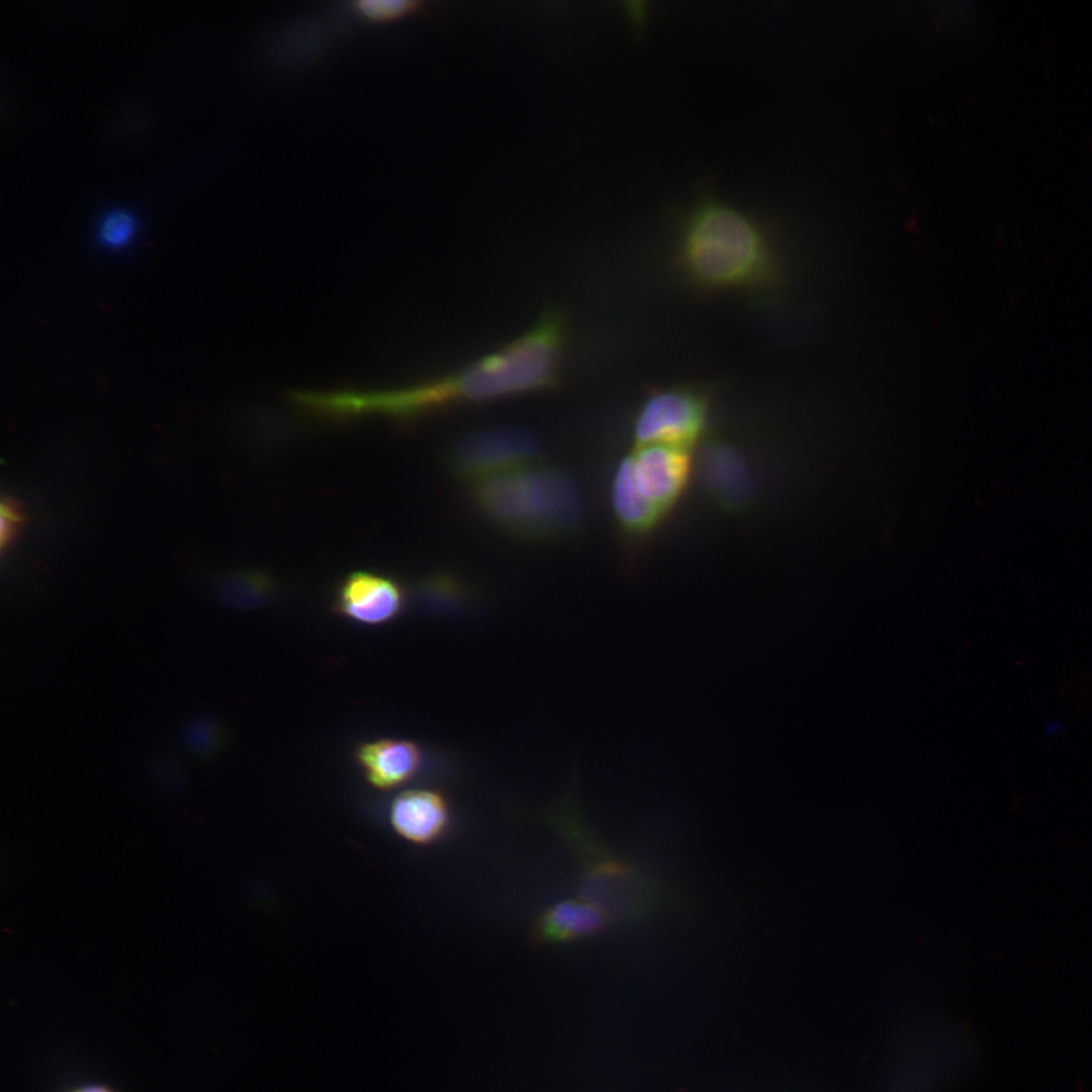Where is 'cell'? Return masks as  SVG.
<instances>
[{"label":"cell","mask_w":1092,"mask_h":1092,"mask_svg":"<svg viewBox=\"0 0 1092 1092\" xmlns=\"http://www.w3.org/2000/svg\"><path fill=\"white\" fill-rule=\"evenodd\" d=\"M22 520V515L16 504L6 500L1 505V529H0V541L3 546L9 542L15 535L18 526Z\"/></svg>","instance_id":"19"},{"label":"cell","mask_w":1092,"mask_h":1092,"mask_svg":"<svg viewBox=\"0 0 1092 1092\" xmlns=\"http://www.w3.org/2000/svg\"><path fill=\"white\" fill-rule=\"evenodd\" d=\"M390 821L396 833L405 840L429 844L440 838L448 827V803L437 791L408 790L394 799Z\"/></svg>","instance_id":"9"},{"label":"cell","mask_w":1092,"mask_h":1092,"mask_svg":"<svg viewBox=\"0 0 1092 1092\" xmlns=\"http://www.w3.org/2000/svg\"><path fill=\"white\" fill-rule=\"evenodd\" d=\"M73 1092H113V1091L108 1089L105 1086H102V1085H89V1086H84V1087H81L79 1089H76Z\"/></svg>","instance_id":"21"},{"label":"cell","mask_w":1092,"mask_h":1092,"mask_svg":"<svg viewBox=\"0 0 1092 1092\" xmlns=\"http://www.w3.org/2000/svg\"><path fill=\"white\" fill-rule=\"evenodd\" d=\"M629 457L639 492L663 517L688 484L692 466L690 448L638 444Z\"/></svg>","instance_id":"7"},{"label":"cell","mask_w":1092,"mask_h":1092,"mask_svg":"<svg viewBox=\"0 0 1092 1092\" xmlns=\"http://www.w3.org/2000/svg\"><path fill=\"white\" fill-rule=\"evenodd\" d=\"M220 739L218 727L204 718H194L184 724L181 741L185 749L198 756L209 754Z\"/></svg>","instance_id":"17"},{"label":"cell","mask_w":1092,"mask_h":1092,"mask_svg":"<svg viewBox=\"0 0 1092 1092\" xmlns=\"http://www.w3.org/2000/svg\"><path fill=\"white\" fill-rule=\"evenodd\" d=\"M138 228V218L132 211L114 207L99 218L96 226L97 241L108 250H122L131 244Z\"/></svg>","instance_id":"16"},{"label":"cell","mask_w":1092,"mask_h":1092,"mask_svg":"<svg viewBox=\"0 0 1092 1092\" xmlns=\"http://www.w3.org/2000/svg\"><path fill=\"white\" fill-rule=\"evenodd\" d=\"M583 857L580 893L610 921H631L667 902L663 888L622 859L609 856L588 836L572 833Z\"/></svg>","instance_id":"4"},{"label":"cell","mask_w":1092,"mask_h":1092,"mask_svg":"<svg viewBox=\"0 0 1092 1092\" xmlns=\"http://www.w3.org/2000/svg\"><path fill=\"white\" fill-rule=\"evenodd\" d=\"M679 261L689 279L708 290L764 287L776 276L772 251L758 223L712 195L688 213Z\"/></svg>","instance_id":"2"},{"label":"cell","mask_w":1092,"mask_h":1092,"mask_svg":"<svg viewBox=\"0 0 1092 1092\" xmlns=\"http://www.w3.org/2000/svg\"><path fill=\"white\" fill-rule=\"evenodd\" d=\"M701 470L707 486L722 503L741 504L749 489V477L744 462L728 445L711 443L701 456Z\"/></svg>","instance_id":"12"},{"label":"cell","mask_w":1092,"mask_h":1092,"mask_svg":"<svg viewBox=\"0 0 1092 1092\" xmlns=\"http://www.w3.org/2000/svg\"><path fill=\"white\" fill-rule=\"evenodd\" d=\"M357 759L374 787L388 790L405 783L418 771L422 755L411 741L382 739L362 745Z\"/></svg>","instance_id":"11"},{"label":"cell","mask_w":1092,"mask_h":1092,"mask_svg":"<svg viewBox=\"0 0 1092 1092\" xmlns=\"http://www.w3.org/2000/svg\"><path fill=\"white\" fill-rule=\"evenodd\" d=\"M156 781L165 789H177L182 779L178 765L169 759L157 760L153 767Z\"/></svg>","instance_id":"20"},{"label":"cell","mask_w":1092,"mask_h":1092,"mask_svg":"<svg viewBox=\"0 0 1092 1092\" xmlns=\"http://www.w3.org/2000/svg\"><path fill=\"white\" fill-rule=\"evenodd\" d=\"M416 590L418 597L427 605L447 606L462 602L468 595V584L458 575L437 571L420 579Z\"/></svg>","instance_id":"15"},{"label":"cell","mask_w":1092,"mask_h":1092,"mask_svg":"<svg viewBox=\"0 0 1092 1092\" xmlns=\"http://www.w3.org/2000/svg\"><path fill=\"white\" fill-rule=\"evenodd\" d=\"M470 496L491 525L527 541L572 537L584 520L580 489L558 466L530 464L485 477Z\"/></svg>","instance_id":"3"},{"label":"cell","mask_w":1092,"mask_h":1092,"mask_svg":"<svg viewBox=\"0 0 1092 1092\" xmlns=\"http://www.w3.org/2000/svg\"><path fill=\"white\" fill-rule=\"evenodd\" d=\"M543 455L542 444L530 432L497 427L471 431L454 439L446 448L445 463L454 477L474 483L530 465Z\"/></svg>","instance_id":"5"},{"label":"cell","mask_w":1092,"mask_h":1092,"mask_svg":"<svg viewBox=\"0 0 1092 1092\" xmlns=\"http://www.w3.org/2000/svg\"><path fill=\"white\" fill-rule=\"evenodd\" d=\"M566 340L564 315L547 308L523 335L459 371L411 387L349 391L350 417L420 418L458 404L478 403L556 387Z\"/></svg>","instance_id":"1"},{"label":"cell","mask_w":1092,"mask_h":1092,"mask_svg":"<svg viewBox=\"0 0 1092 1092\" xmlns=\"http://www.w3.org/2000/svg\"><path fill=\"white\" fill-rule=\"evenodd\" d=\"M609 920L584 900H567L548 908L536 921L535 945L575 941L599 934Z\"/></svg>","instance_id":"10"},{"label":"cell","mask_w":1092,"mask_h":1092,"mask_svg":"<svg viewBox=\"0 0 1092 1092\" xmlns=\"http://www.w3.org/2000/svg\"><path fill=\"white\" fill-rule=\"evenodd\" d=\"M420 3L416 0H357L355 8L372 20H387L403 15Z\"/></svg>","instance_id":"18"},{"label":"cell","mask_w":1092,"mask_h":1092,"mask_svg":"<svg viewBox=\"0 0 1092 1092\" xmlns=\"http://www.w3.org/2000/svg\"><path fill=\"white\" fill-rule=\"evenodd\" d=\"M273 590V580L259 570H242L223 577L219 596L229 604L246 607L265 601Z\"/></svg>","instance_id":"14"},{"label":"cell","mask_w":1092,"mask_h":1092,"mask_svg":"<svg viewBox=\"0 0 1092 1092\" xmlns=\"http://www.w3.org/2000/svg\"><path fill=\"white\" fill-rule=\"evenodd\" d=\"M708 404L698 391L684 387L659 390L640 406L633 426L638 444H669L690 448L701 436Z\"/></svg>","instance_id":"6"},{"label":"cell","mask_w":1092,"mask_h":1092,"mask_svg":"<svg viewBox=\"0 0 1092 1092\" xmlns=\"http://www.w3.org/2000/svg\"><path fill=\"white\" fill-rule=\"evenodd\" d=\"M611 498L617 522L628 533L644 534L662 518L639 492L630 457L624 458L615 470Z\"/></svg>","instance_id":"13"},{"label":"cell","mask_w":1092,"mask_h":1092,"mask_svg":"<svg viewBox=\"0 0 1092 1092\" xmlns=\"http://www.w3.org/2000/svg\"><path fill=\"white\" fill-rule=\"evenodd\" d=\"M404 590L394 579L370 571H355L340 583L334 608L338 614L363 624H381L404 607Z\"/></svg>","instance_id":"8"}]
</instances>
